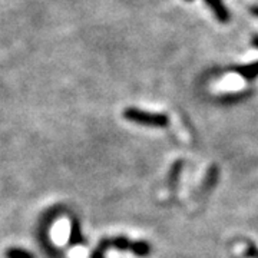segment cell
Here are the masks:
<instances>
[{
	"label": "cell",
	"mask_w": 258,
	"mask_h": 258,
	"mask_svg": "<svg viewBox=\"0 0 258 258\" xmlns=\"http://www.w3.org/2000/svg\"><path fill=\"white\" fill-rule=\"evenodd\" d=\"M249 13L252 15V16H255L258 19V5H251L248 8Z\"/></svg>",
	"instance_id": "8"
},
{
	"label": "cell",
	"mask_w": 258,
	"mask_h": 258,
	"mask_svg": "<svg viewBox=\"0 0 258 258\" xmlns=\"http://www.w3.org/2000/svg\"><path fill=\"white\" fill-rule=\"evenodd\" d=\"M251 45L258 49V35H254V36L251 37Z\"/></svg>",
	"instance_id": "9"
},
{
	"label": "cell",
	"mask_w": 258,
	"mask_h": 258,
	"mask_svg": "<svg viewBox=\"0 0 258 258\" xmlns=\"http://www.w3.org/2000/svg\"><path fill=\"white\" fill-rule=\"evenodd\" d=\"M188 2H189V0H188Z\"/></svg>",
	"instance_id": "10"
},
{
	"label": "cell",
	"mask_w": 258,
	"mask_h": 258,
	"mask_svg": "<svg viewBox=\"0 0 258 258\" xmlns=\"http://www.w3.org/2000/svg\"><path fill=\"white\" fill-rule=\"evenodd\" d=\"M6 257L8 258H36L32 252H29L26 249L18 248V247H12L6 249Z\"/></svg>",
	"instance_id": "6"
},
{
	"label": "cell",
	"mask_w": 258,
	"mask_h": 258,
	"mask_svg": "<svg viewBox=\"0 0 258 258\" xmlns=\"http://www.w3.org/2000/svg\"><path fill=\"white\" fill-rule=\"evenodd\" d=\"M123 118L145 126L154 128H165L169 125V118L164 113H152V112L141 111L138 108H126L123 111Z\"/></svg>",
	"instance_id": "1"
},
{
	"label": "cell",
	"mask_w": 258,
	"mask_h": 258,
	"mask_svg": "<svg viewBox=\"0 0 258 258\" xmlns=\"http://www.w3.org/2000/svg\"><path fill=\"white\" fill-rule=\"evenodd\" d=\"M181 169H182V161H178V162L174 164L172 169H171V172H169V184L174 185L176 181H178V176H179Z\"/></svg>",
	"instance_id": "7"
},
{
	"label": "cell",
	"mask_w": 258,
	"mask_h": 258,
	"mask_svg": "<svg viewBox=\"0 0 258 258\" xmlns=\"http://www.w3.org/2000/svg\"><path fill=\"white\" fill-rule=\"evenodd\" d=\"M234 71L240 75L242 79L254 81L255 78H258V60L249 64H238V66L234 68Z\"/></svg>",
	"instance_id": "3"
},
{
	"label": "cell",
	"mask_w": 258,
	"mask_h": 258,
	"mask_svg": "<svg viewBox=\"0 0 258 258\" xmlns=\"http://www.w3.org/2000/svg\"><path fill=\"white\" fill-rule=\"evenodd\" d=\"M204 2L208 5V8L212 10L215 18L218 19L221 23H228L230 22V10L227 9V6L224 5L222 0H204Z\"/></svg>",
	"instance_id": "2"
},
{
	"label": "cell",
	"mask_w": 258,
	"mask_h": 258,
	"mask_svg": "<svg viewBox=\"0 0 258 258\" xmlns=\"http://www.w3.org/2000/svg\"><path fill=\"white\" fill-rule=\"evenodd\" d=\"M83 237L82 232H81V225L79 222L72 221V227H71V235H69V244L71 245H78V244H82Z\"/></svg>",
	"instance_id": "5"
},
{
	"label": "cell",
	"mask_w": 258,
	"mask_h": 258,
	"mask_svg": "<svg viewBox=\"0 0 258 258\" xmlns=\"http://www.w3.org/2000/svg\"><path fill=\"white\" fill-rule=\"evenodd\" d=\"M129 251L138 257H148L152 251V247L148 241H132Z\"/></svg>",
	"instance_id": "4"
}]
</instances>
